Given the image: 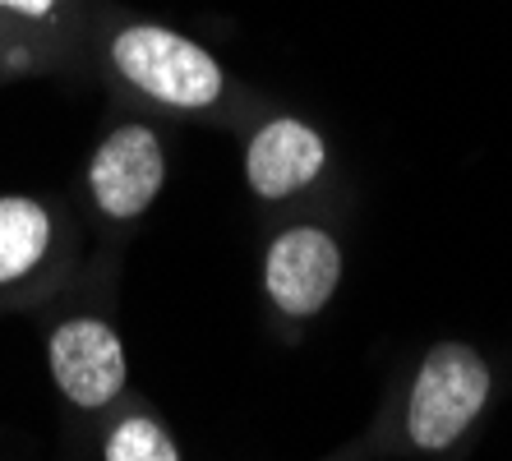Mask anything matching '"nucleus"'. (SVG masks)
<instances>
[{"instance_id":"obj_1","label":"nucleus","mask_w":512,"mask_h":461,"mask_svg":"<svg viewBox=\"0 0 512 461\" xmlns=\"http://www.w3.org/2000/svg\"><path fill=\"white\" fill-rule=\"evenodd\" d=\"M111 65L143 97L176 111H203L222 97V65L199 42L162 24H130L111 37Z\"/></svg>"},{"instance_id":"obj_2","label":"nucleus","mask_w":512,"mask_h":461,"mask_svg":"<svg viewBox=\"0 0 512 461\" xmlns=\"http://www.w3.org/2000/svg\"><path fill=\"white\" fill-rule=\"evenodd\" d=\"M489 402V365L476 346L439 342L425 355L411 402H406V434L420 452H443L471 429Z\"/></svg>"},{"instance_id":"obj_3","label":"nucleus","mask_w":512,"mask_h":461,"mask_svg":"<svg viewBox=\"0 0 512 461\" xmlns=\"http://www.w3.org/2000/svg\"><path fill=\"white\" fill-rule=\"evenodd\" d=\"M47 365L56 379L60 397L79 411H102L125 392L130 365H125V346L116 328L93 314H74L56 323L47 342Z\"/></svg>"},{"instance_id":"obj_4","label":"nucleus","mask_w":512,"mask_h":461,"mask_svg":"<svg viewBox=\"0 0 512 461\" xmlns=\"http://www.w3.org/2000/svg\"><path fill=\"white\" fill-rule=\"evenodd\" d=\"M162 180H167V157L148 125L111 130L88 162V194H93L97 213L116 217V222L148 213V203L162 194Z\"/></svg>"},{"instance_id":"obj_5","label":"nucleus","mask_w":512,"mask_h":461,"mask_svg":"<svg viewBox=\"0 0 512 461\" xmlns=\"http://www.w3.org/2000/svg\"><path fill=\"white\" fill-rule=\"evenodd\" d=\"M337 282H342V249L328 231L319 226H291L273 240L268 249V268H263V286L282 314L291 319H310L333 300Z\"/></svg>"},{"instance_id":"obj_6","label":"nucleus","mask_w":512,"mask_h":461,"mask_svg":"<svg viewBox=\"0 0 512 461\" xmlns=\"http://www.w3.org/2000/svg\"><path fill=\"white\" fill-rule=\"evenodd\" d=\"M323 139L296 116L268 120L245 148V180L259 199H286L323 171Z\"/></svg>"},{"instance_id":"obj_7","label":"nucleus","mask_w":512,"mask_h":461,"mask_svg":"<svg viewBox=\"0 0 512 461\" xmlns=\"http://www.w3.org/2000/svg\"><path fill=\"white\" fill-rule=\"evenodd\" d=\"M51 249V213L24 194H0V286L24 282Z\"/></svg>"},{"instance_id":"obj_8","label":"nucleus","mask_w":512,"mask_h":461,"mask_svg":"<svg viewBox=\"0 0 512 461\" xmlns=\"http://www.w3.org/2000/svg\"><path fill=\"white\" fill-rule=\"evenodd\" d=\"M102 461H180L171 434L148 415H125L102 443Z\"/></svg>"},{"instance_id":"obj_9","label":"nucleus","mask_w":512,"mask_h":461,"mask_svg":"<svg viewBox=\"0 0 512 461\" xmlns=\"http://www.w3.org/2000/svg\"><path fill=\"white\" fill-rule=\"evenodd\" d=\"M60 0H0V10L19 14V19H47Z\"/></svg>"}]
</instances>
